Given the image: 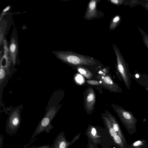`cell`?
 <instances>
[{
  "label": "cell",
  "instance_id": "obj_22",
  "mask_svg": "<svg viewBox=\"0 0 148 148\" xmlns=\"http://www.w3.org/2000/svg\"><path fill=\"white\" fill-rule=\"evenodd\" d=\"M89 84L93 85H101V83L99 81L96 80H89L86 81Z\"/></svg>",
  "mask_w": 148,
  "mask_h": 148
},
{
  "label": "cell",
  "instance_id": "obj_20",
  "mask_svg": "<svg viewBox=\"0 0 148 148\" xmlns=\"http://www.w3.org/2000/svg\"><path fill=\"white\" fill-rule=\"evenodd\" d=\"M125 0H107V1L111 4L119 6L123 4L124 5Z\"/></svg>",
  "mask_w": 148,
  "mask_h": 148
},
{
  "label": "cell",
  "instance_id": "obj_1",
  "mask_svg": "<svg viewBox=\"0 0 148 148\" xmlns=\"http://www.w3.org/2000/svg\"><path fill=\"white\" fill-rule=\"evenodd\" d=\"M54 54L57 58L64 62L75 67L94 66L101 64L98 60L93 57L71 51H56Z\"/></svg>",
  "mask_w": 148,
  "mask_h": 148
},
{
  "label": "cell",
  "instance_id": "obj_8",
  "mask_svg": "<svg viewBox=\"0 0 148 148\" xmlns=\"http://www.w3.org/2000/svg\"><path fill=\"white\" fill-rule=\"evenodd\" d=\"M84 108L86 113L90 114L94 109L96 102L95 91L91 86L88 87L84 94Z\"/></svg>",
  "mask_w": 148,
  "mask_h": 148
},
{
  "label": "cell",
  "instance_id": "obj_24",
  "mask_svg": "<svg viewBox=\"0 0 148 148\" xmlns=\"http://www.w3.org/2000/svg\"><path fill=\"white\" fill-rule=\"evenodd\" d=\"M142 3L140 5L147 10L148 13V0L142 1Z\"/></svg>",
  "mask_w": 148,
  "mask_h": 148
},
{
  "label": "cell",
  "instance_id": "obj_15",
  "mask_svg": "<svg viewBox=\"0 0 148 148\" xmlns=\"http://www.w3.org/2000/svg\"><path fill=\"white\" fill-rule=\"evenodd\" d=\"M148 144L144 139H139L128 145L127 148H147Z\"/></svg>",
  "mask_w": 148,
  "mask_h": 148
},
{
  "label": "cell",
  "instance_id": "obj_17",
  "mask_svg": "<svg viewBox=\"0 0 148 148\" xmlns=\"http://www.w3.org/2000/svg\"><path fill=\"white\" fill-rule=\"evenodd\" d=\"M75 67L77 71L86 78L90 79L92 77V73L86 67L82 66Z\"/></svg>",
  "mask_w": 148,
  "mask_h": 148
},
{
  "label": "cell",
  "instance_id": "obj_14",
  "mask_svg": "<svg viewBox=\"0 0 148 148\" xmlns=\"http://www.w3.org/2000/svg\"><path fill=\"white\" fill-rule=\"evenodd\" d=\"M17 51V43L15 39L12 38L10 45L9 51L11 59L14 65L16 63Z\"/></svg>",
  "mask_w": 148,
  "mask_h": 148
},
{
  "label": "cell",
  "instance_id": "obj_18",
  "mask_svg": "<svg viewBox=\"0 0 148 148\" xmlns=\"http://www.w3.org/2000/svg\"><path fill=\"white\" fill-rule=\"evenodd\" d=\"M138 29L142 36L143 42L148 49V34L140 27H138Z\"/></svg>",
  "mask_w": 148,
  "mask_h": 148
},
{
  "label": "cell",
  "instance_id": "obj_25",
  "mask_svg": "<svg viewBox=\"0 0 148 148\" xmlns=\"http://www.w3.org/2000/svg\"><path fill=\"white\" fill-rule=\"evenodd\" d=\"M50 145L49 144L46 145L39 146H33L29 148H50Z\"/></svg>",
  "mask_w": 148,
  "mask_h": 148
},
{
  "label": "cell",
  "instance_id": "obj_10",
  "mask_svg": "<svg viewBox=\"0 0 148 148\" xmlns=\"http://www.w3.org/2000/svg\"><path fill=\"white\" fill-rule=\"evenodd\" d=\"M101 118L106 127L110 136L117 148H125L122 141L117 132L112 127L110 121L105 113L101 114Z\"/></svg>",
  "mask_w": 148,
  "mask_h": 148
},
{
  "label": "cell",
  "instance_id": "obj_19",
  "mask_svg": "<svg viewBox=\"0 0 148 148\" xmlns=\"http://www.w3.org/2000/svg\"><path fill=\"white\" fill-rule=\"evenodd\" d=\"M142 2V1L125 0L124 5H129L130 7L133 8L136 5H140Z\"/></svg>",
  "mask_w": 148,
  "mask_h": 148
},
{
  "label": "cell",
  "instance_id": "obj_26",
  "mask_svg": "<svg viewBox=\"0 0 148 148\" xmlns=\"http://www.w3.org/2000/svg\"><path fill=\"white\" fill-rule=\"evenodd\" d=\"M4 138L3 135H0V148H2L3 144V140Z\"/></svg>",
  "mask_w": 148,
  "mask_h": 148
},
{
  "label": "cell",
  "instance_id": "obj_7",
  "mask_svg": "<svg viewBox=\"0 0 148 148\" xmlns=\"http://www.w3.org/2000/svg\"><path fill=\"white\" fill-rule=\"evenodd\" d=\"M100 0H91L88 3L83 18L88 21L100 18L104 16V13L97 9V5Z\"/></svg>",
  "mask_w": 148,
  "mask_h": 148
},
{
  "label": "cell",
  "instance_id": "obj_4",
  "mask_svg": "<svg viewBox=\"0 0 148 148\" xmlns=\"http://www.w3.org/2000/svg\"><path fill=\"white\" fill-rule=\"evenodd\" d=\"M57 112L56 108L54 106H51L49 108L38 123L32 136V139L34 138L36 136L43 132H45L47 133H49L50 132L51 130L54 127L51 124V122L55 116Z\"/></svg>",
  "mask_w": 148,
  "mask_h": 148
},
{
  "label": "cell",
  "instance_id": "obj_3",
  "mask_svg": "<svg viewBox=\"0 0 148 148\" xmlns=\"http://www.w3.org/2000/svg\"><path fill=\"white\" fill-rule=\"evenodd\" d=\"M110 104L129 134L132 135L136 133L137 119L131 112L113 103H110Z\"/></svg>",
  "mask_w": 148,
  "mask_h": 148
},
{
  "label": "cell",
  "instance_id": "obj_6",
  "mask_svg": "<svg viewBox=\"0 0 148 148\" xmlns=\"http://www.w3.org/2000/svg\"><path fill=\"white\" fill-rule=\"evenodd\" d=\"M21 123L20 112L17 109L12 111L9 115L5 127L7 134H15L19 128Z\"/></svg>",
  "mask_w": 148,
  "mask_h": 148
},
{
  "label": "cell",
  "instance_id": "obj_11",
  "mask_svg": "<svg viewBox=\"0 0 148 148\" xmlns=\"http://www.w3.org/2000/svg\"><path fill=\"white\" fill-rule=\"evenodd\" d=\"M105 114L109 119L112 128L121 138L125 148H127L128 145L126 138L117 121L115 117L108 110H106Z\"/></svg>",
  "mask_w": 148,
  "mask_h": 148
},
{
  "label": "cell",
  "instance_id": "obj_16",
  "mask_svg": "<svg viewBox=\"0 0 148 148\" xmlns=\"http://www.w3.org/2000/svg\"><path fill=\"white\" fill-rule=\"evenodd\" d=\"M121 20L120 15L118 14L114 16L111 19L109 26L110 31L115 29L120 24Z\"/></svg>",
  "mask_w": 148,
  "mask_h": 148
},
{
  "label": "cell",
  "instance_id": "obj_2",
  "mask_svg": "<svg viewBox=\"0 0 148 148\" xmlns=\"http://www.w3.org/2000/svg\"><path fill=\"white\" fill-rule=\"evenodd\" d=\"M112 47L116 56V67L119 78L121 81L123 80L127 88L129 90L130 89L131 78L132 77V74L130 72L128 65L118 47L114 43Z\"/></svg>",
  "mask_w": 148,
  "mask_h": 148
},
{
  "label": "cell",
  "instance_id": "obj_27",
  "mask_svg": "<svg viewBox=\"0 0 148 148\" xmlns=\"http://www.w3.org/2000/svg\"><path fill=\"white\" fill-rule=\"evenodd\" d=\"M10 6H8L5 8L3 11V12L4 13L8 11L10 9Z\"/></svg>",
  "mask_w": 148,
  "mask_h": 148
},
{
  "label": "cell",
  "instance_id": "obj_13",
  "mask_svg": "<svg viewBox=\"0 0 148 148\" xmlns=\"http://www.w3.org/2000/svg\"><path fill=\"white\" fill-rule=\"evenodd\" d=\"M136 73L132 74V77L140 85L144 87L145 90L148 91V75L141 74L135 71Z\"/></svg>",
  "mask_w": 148,
  "mask_h": 148
},
{
  "label": "cell",
  "instance_id": "obj_21",
  "mask_svg": "<svg viewBox=\"0 0 148 148\" xmlns=\"http://www.w3.org/2000/svg\"><path fill=\"white\" fill-rule=\"evenodd\" d=\"M6 72L5 69L0 67V78L1 81L3 80L5 77Z\"/></svg>",
  "mask_w": 148,
  "mask_h": 148
},
{
  "label": "cell",
  "instance_id": "obj_5",
  "mask_svg": "<svg viewBox=\"0 0 148 148\" xmlns=\"http://www.w3.org/2000/svg\"><path fill=\"white\" fill-rule=\"evenodd\" d=\"M107 68L99 71L97 79L99 80L101 85L106 88L109 91L114 92L122 93L121 88L119 84L115 82L112 77L107 74Z\"/></svg>",
  "mask_w": 148,
  "mask_h": 148
},
{
  "label": "cell",
  "instance_id": "obj_28",
  "mask_svg": "<svg viewBox=\"0 0 148 148\" xmlns=\"http://www.w3.org/2000/svg\"><path fill=\"white\" fill-rule=\"evenodd\" d=\"M147 135L148 136V131H147Z\"/></svg>",
  "mask_w": 148,
  "mask_h": 148
},
{
  "label": "cell",
  "instance_id": "obj_9",
  "mask_svg": "<svg viewBox=\"0 0 148 148\" xmlns=\"http://www.w3.org/2000/svg\"><path fill=\"white\" fill-rule=\"evenodd\" d=\"M81 133L75 136L71 141H67L64 132L62 131L56 136L50 148H68L79 138Z\"/></svg>",
  "mask_w": 148,
  "mask_h": 148
},
{
  "label": "cell",
  "instance_id": "obj_23",
  "mask_svg": "<svg viewBox=\"0 0 148 148\" xmlns=\"http://www.w3.org/2000/svg\"><path fill=\"white\" fill-rule=\"evenodd\" d=\"M87 148H97L93 143L90 139H88Z\"/></svg>",
  "mask_w": 148,
  "mask_h": 148
},
{
  "label": "cell",
  "instance_id": "obj_12",
  "mask_svg": "<svg viewBox=\"0 0 148 148\" xmlns=\"http://www.w3.org/2000/svg\"><path fill=\"white\" fill-rule=\"evenodd\" d=\"M85 135L87 136L88 139L90 140L97 148V145L101 141L96 128L92 125H89L86 131Z\"/></svg>",
  "mask_w": 148,
  "mask_h": 148
}]
</instances>
